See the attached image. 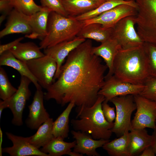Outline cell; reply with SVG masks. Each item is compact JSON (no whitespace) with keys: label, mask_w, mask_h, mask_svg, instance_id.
Here are the masks:
<instances>
[{"label":"cell","mask_w":156,"mask_h":156,"mask_svg":"<svg viewBox=\"0 0 156 156\" xmlns=\"http://www.w3.org/2000/svg\"><path fill=\"white\" fill-rule=\"evenodd\" d=\"M75 106L73 102L69 103L66 108L53 122L52 131L55 138L60 137L64 139L68 137L69 131V116Z\"/></svg>","instance_id":"83f0119b"},{"label":"cell","mask_w":156,"mask_h":156,"mask_svg":"<svg viewBox=\"0 0 156 156\" xmlns=\"http://www.w3.org/2000/svg\"><path fill=\"white\" fill-rule=\"evenodd\" d=\"M98 0V1H102L103 2H104L106 0Z\"/></svg>","instance_id":"7bdbcfd3"},{"label":"cell","mask_w":156,"mask_h":156,"mask_svg":"<svg viewBox=\"0 0 156 156\" xmlns=\"http://www.w3.org/2000/svg\"><path fill=\"white\" fill-rule=\"evenodd\" d=\"M129 132L125 133L118 138L109 141L102 148L111 156H129Z\"/></svg>","instance_id":"4316f807"},{"label":"cell","mask_w":156,"mask_h":156,"mask_svg":"<svg viewBox=\"0 0 156 156\" xmlns=\"http://www.w3.org/2000/svg\"><path fill=\"white\" fill-rule=\"evenodd\" d=\"M143 45L147 57L149 76L156 78V44L144 42Z\"/></svg>","instance_id":"1f68e13d"},{"label":"cell","mask_w":156,"mask_h":156,"mask_svg":"<svg viewBox=\"0 0 156 156\" xmlns=\"http://www.w3.org/2000/svg\"><path fill=\"white\" fill-rule=\"evenodd\" d=\"M86 40L77 36L71 40L61 42L44 49V54L53 58L57 63V68L54 78V81L59 76L61 67L65 58Z\"/></svg>","instance_id":"5bb4252c"},{"label":"cell","mask_w":156,"mask_h":156,"mask_svg":"<svg viewBox=\"0 0 156 156\" xmlns=\"http://www.w3.org/2000/svg\"><path fill=\"white\" fill-rule=\"evenodd\" d=\"M3 133L1 129V128H0V156L2 155V144L3 141Z\"/></svg>","instance_id":"ab89813d"},{"label":"cell","mask_w":156,"mask_h":156,"mask_svg":"<svg viewBox=\"0 0 156 156\" xmlns=\"http://www.w3.org/2000/svg\"><path fill=\"white\" fill-rule=\"evenodd\" d=\"M41 49L40 46L33 42H20L9 51L16 58L26 62L44 56L45 55L41 51Z\"/></svg>","instance_id":"603a6c76"},{"label":"cell","mask_w":156,"mask_h":156,"mask_svg":"<svg viewBox=\"0 0 156 156\" xmlns=\"http://www.w3.org/2000/svg\"><path fill=\"white\" fill-rule=\"evenodd\" d=\"M143 44L119 51L114 63V76L132 84H144L149 75Z\"/></svg>","instance_id":"7a4b0ae2"},{"label":"cell","mask_w":156,"mask_h":156,"mask_svg":"<svg viewBox=\"0 0 156 156\" xmlns=\"http://www.w3.org/2000/svg\"><path fill=\"white\" fill-rule=\"evenodd\" d=\"M137 14L136 8L123 4L117 5L94 18L83 21L84 25L97 23L105 28H111L123 18L129 16H136Z\"/></svg>","instance_id":"7c38bea8"},{"label":"cell","mask_w":156,"mask_h":156,"mask_svg":"<svg viewBox=\"0 0 156 156\" xmlns=\"http://www.w3.org/2000/svg\"><path fill=\"white\" fill-rule=\"evenodd\" d=\"M123 4L128 5L137 8L134 0H106L96 8L75 17L78 20L84 21L94 18L117 5Z\"/></svg>","instance_id":"f1b7e54d"},{"label":"cell","mask_w":156,"mask_h":156,"mask_svg":"<svg viewBox=\"0 0 156 156\" xmlns=\"http://www.w3.org/2000/svg\"><path fill=\"white\" fill-rule=\"evenodd\" d=\"M53 122V118H50L42 124L37 129L35 134L28 137L30 143L39 149L54 138L52 131Z\"/></svg>","instance_id":"d4e9b609"},{"label":"cell","mask_w":156,"mask_h":156,"mask_svg":"<svg viewBox=\"0 0 156 156\" xmlns=\"http://www.w3.org/2000/svg\"><path fill=\"white\" fill-rule=\"evenodd\" d=\"M7 16L3 14H1V15L0 17V24H1L2 23L3 21L6 18Z\"/></svg>","instance_id":"b9f144b4"},{"label":"cell","mask_w":156,"mask_h":156,"mask_svg":"<svg viewBox=\"0 0 156 156\" xmlns=\"http://www.w3.org/2000/svg\"><path fill=\"white\" fill-rule=\"evenodd\" d=\"M13 9L11 0H0V11L1 14L8 16Z\"/></svg>","instance_id":"d590c367"},{"label":"cell","mask_w":156,"mask_h":156,"mask_svg":"<svg viewBox=\"0 0 156 156\" xmlns=\"http://www.w3.org/2000/svg\"><path fill=\"white\" fill-rule=\"evenodd\" d=\"M105 100L102 104V109L104 116L106 120L110 123L113 122L116 116L115 108L111 107Z\"/></svg>","instance_id":"e575fe53"},{"label":"cell","mask_w":156,"mask_h":156,"mask_svg":"<svg viewBox=\"0 0 156 156\" xmlns=\"http://www.w3.org/2000/svg\"><path fill=\"white\" fill-rule=\"evenodd\" d=\"M27 15L14 8L8 16L5 27L0 32V38L14 34H30L31 29Z\"/></svg>","instance_id":"ac0fdd59"},{"label":"cell","mask_w":156,"mask_h":156,"mask_svg":"<svg viewBox=\"0 0 156 156\" xmlns=\"http://www.w3.org/2000/svg\"><path fill=\"white\" fill-rule=\"evenodd\" d=\"M156 155L155 151L151 145L146 148L143 151L140 156H155Z\"/></svg>","instance_id":"74e56055"},{"label":"cell","mask_w":156,"mask_h":156,"mask_svg":"<svg viewBox=\"0 0 156 156\" xmlns=\"http://www.w3.org/2000/svg\"><path fill=\"white\" fill-rule=\"evenodd\" d=\"M121 48L117 40L113 37L101 43L99 46L93 47L92 53L104 60L108 69L105 79L113 75V66L115 59Z\"/></svg>","instance_id":"e0dca14e"},{"label":"cell","mask_w":156,"mask_h":156,"mask_svg":"<svg viewBox=\"0 0 156 156\" xmlns=\"http://www.w3.org/2000/svg\"><path fill=\"white\" fill-rule=\"evenodd\" d=\"M144 87V84H134L122 81L114 75L105 79L104 83L98 92L108 102L119 96L140 94Z\"/></svg>","instance_id":"8fae6325"},{"label":"cell","mask_w":156,"mask_h":156,"mask_svg":"<svg viewBox=\"0 0 156 156\" xmlns=\"http://www.w3.org/2000/svg\"><path fill=\"white\" fill-rule=\"evenodd\" d=\"M129 156L136 155L151 145L152 136L145 128L133 129L129 132Z\"/></svg>","instance_id":"44dd1931"},{"label":"cell","mask_w":156,"mask_h":156,"mask_svg":"<svg viewBox=\"0 0 156 156\" xmlns=\"http://www.w3.org/2000/svg\"><path fill=\"white\" fill-rule=\"evenodd\" d=\"M105 100L103 96L99 94L92 106L77 107L76 119L71 120L74 130L87 133L95 140H109L114 122H108L104 116L102 104Z\"/></svg>","instance_id":"3957f363"},{"label":"cell","mask_w":156,"mask_h":156,"mask_svg":"<svg viewBox=\"0 0 156 156\" xmlns=\"http://www.w3.org/2000/svg\"><path fill=\"white\" fill-rule=\"evenodd\" d=\"M84 26L83 21L75 17L65 16L51 12L48 20L47 34L39 46L45 49L61 42L71 40L76 37Z\"/></svg>","instance_id":"277c9868"},{"label":"cell","mask_w":156,"mask_h":156,"mask_svg":"<svg viewBox=\"0 0 156 156\" xmlns=\"http://www.w3.org/2000/svg\"><path fill=\"white\" fill-rule=\"evenodd\" d=\"M30 71L42 87L47 89L54 81L57 66L55 61L46 55L26 62Z\"/></svg>","instance_id":"9c48e42d"},{"label":"cell","mask_w":156,"mask_h":156,"mask_svg":"<svg viewBox=\"0 0 156 156\" xmlns=\"http://www.w3.org/2000/svg\"><path fill=\"white\" fill-rule=\"evenodd\" d=\"M44 96L42 89H36L32 102L28 106L29 112L26 124L31 129H37L50 118L44 106Z\"/></svg>","instance_id":"4fadbf2b"},{"label":"cell","mask_w":156,"mask_h":156,"mask_svg":"<svg viewBox=\"0 0 156 156\" xmlns=\"http://www.w3.org/2000/svg\"><path fill=\"white\" fill-rule=\"evenodd\" d=\"M137 32L143 42L156 44V0H134Z\"/></svg>","instance_id":"5b68a950"},{"label":"cell","mask_w":156,"mask_h":156,"mask_svg":"<svg viewBox=\"0 0 156 156\" xmlns=\"http://www.w3.org/2000/svg\"><path fill=\"white\" fill-rule=\"evenodd\" d=\"M68 16H77L93 10L104 2L97 0H62Z\"/></svg>","instance_id":"cb8c5ba5"},{"label":"cell","mask_w":156,"mask_h":156,"mask_svg":"<svg viewBox=\"0 0 156 156\" xmlns=\"http://www.w3.org/2000/svg\"><path fill=\"white\" fill-rule=\"evenodd\" d=\"M14 8L27 15L41 10L42 6L36 4L34 0H11Z\"/></svg>","instance_id":"f546056e"},{"label":"cell","mask_w":156,"mask_h":156,"mask_svg":"<svg viewBox=\"0 0 156 156\" xmlns=\"http://www.w3.org/2000/svg\"><path fill=\"white\" fill-rule=\"evenodd\" d=\"M155 122H156V120Z\"/></svg>","instance_id":"ee69618b"},{"label":"cell","mask_w":156,"mask_h":156,"mask_svg":"<svg viewBox=\"0 0 156 156\" xmlns=\"http://www.w3.org/2000/svg\"><path fill=\"white\" fill-rule=\"evenodd\" d=\"M42 6L47 8L52 12L67 17L68 14L62 0H40Z\"/></svg>","instance_id":"836d02e7"},{"label":"cell","mask_w":156,"mask_h":156,"mask_svg":"<svg viewBox=\"0 0 156 156\" xmlns=\"http://www.w3.org/2000/svg\"><path fill=\"white\" fill-rule=\"evenodd\" d=\"M71 133L75 139L76 144L73 151L88 156H99L96 151L98 148L101 147L109 140L103 139L95 140L90 135L79 131L73 130Z\"/></svg>","instance_id":"2e32d148"},{"label":"cell","mask_w":156,"mask_h":156,"mask_svg":"<svg viewBox=\"0 0 156 156\" xmlns=\"http://www.w3.org/2000/svg\"><path fill=\"white\" fill-rule=\"evenodd\" d=\"M136 112L131 121L133 129L156 128V102L139 94L133 95Z\"/></svg>","instance_id":"30bf717a"},{"label":"cell","mask_w":156,"mask_h":156,"mask_svg":"<svg viewBox=\"0 0 156 156\" xmlns=\"http://www.w3.org/2000/svg\"><path fill=\"white\" fill-rule=\"evenodd\" d=\"M5 133L13 145L11 147L3 148L2 153H7L11 156H49L31 144L28 137L19 136L8 132Z\"/></svg>","instance_id":"9a60e30c"},{"label":"cell","mask_w":156,"mask_h":156,"mask_svg":"<svg viewBox=\"0 0 156 156\" xmlns=\"http://www.w3.org/2000/svg\"><path fill=\"white\" fill-rule=\"evenodd\" d=\"M115 105L116 116L112 133L121 136L132 129L131 117L133 112L136 109L134 96L129 94L115 97L109 101Z\"/></svg>","instance_id":"52a82bcc"},{"label":"cell","mask_w":156,"mask_h":156,"mask_svg":"<svg viewBox=\"0 0 156 156\" xmlns=\"http://www.w3.org/2000/svg\"><path fill=\"white\" fill-rule=\"evenodd\" d=\"M51 12L49 9L42 7L41 10L31 15H27L31 32L25 36V37L31 39L40 38L42 40L47 34L49 17Z\"/></svg>","instance_id":"d6986e66"},{"label":"cell","mask_w":156,"mask_h":156,"mask_svg":"<svg viewBox=\"0 0 156 156\" xmlns=\"http://www.w3.org/2000/svg\"><path fill=\"white\" fill-rule=\"evenodd\" d=\"M67 155L70 156H82L83 154L75 152L74 151H70L68 154Z\"/></svg>","instance_id":"60d3db41"},{"label":"cell","mask_w":156,"mask_h":156,"mask_svg":"<svg viewBox=\"0 0 156 156\" xmlns=\"http://www.w3.org/2000/svg\"><path fill=\"white\" fill-rule=\"evenodd\" d=\"M135 16H129L121 19L113 27L112 37L117 40L121 49H128L143 44L135 29Z\"/></svg>","instance_id":"ba28073f"},{"label":"cell","mask_w":156,"mask_h":156,"mask_svg":"<svg viewBox=\"0 0 156 156\" xmlns=\"http://www.w3.org/2000/svg\"><path fill=\"white\" fill-rule=\"evenodd\" d=\"M0 65L6 66L17 70L21 76L29 79L35 86L36 89H42L37 79L30 71L26 63L16 58L9 50L0 55Z\"/></svg>","instance_id":"ffe728a7"},{"label":"cell","mask_w":156,"mask_h":156,"mask_svg":"<svg viewBox=\"0 0 156 156\" xmlns=\"http://www.w3.org/2000/svg\"><path fill=\"white\" fill-rule=\"evenodd\" d=\"M153 130V131L151 135L152 140L151 145L153 148L156 155V128Z\"/></svg>","instance_id":"f35d334b"},{"label":"cell","mask_w":156,"mask_h":156,"mask_svg":"<svg viewBox=\"0 0 156 156\" xmlns=\"http://www.w3.org/2000/svg\"><path fill=\"white\" fill-rule=\"evenodd\" d=\"M17 89L9 81L4 69L0 67V98L3 100H6L13 95Z\"/></svg>","instance_id":"4dcf8cb0"},{"label":"cell","mask_w":156,"mask_h":156,"mask_svg":"<svg viewBox=\"0 0 156 156\" xmlns=\"http://www.w3.org/2000/svg\"><path fill=\"white\" fill-rule=\"evenodd\" d=\"M23 39V37H20L10 42L5 44H1L0 45V55L5 51L10 50L18 43L21 42Z\"/></svg>","instance_id":"8d00e7d4"},{"label":"cell","mask_w":156,"mask_h":156,"mask_svg":"<svg viewBox=\"0 0 156 156\" xmlns=\"http://www.w3.org/2000/svg\"><path fill=\"white\" fill-rule=\"evenodd\" d=\"M144 85L143 90L139 95L156 102V78L149 76Z\"/></svg>","instance_id":"d6a6232c"},{"label":"cell","mask_w":156,"mask_h":156,"mask_svg":"<svg viewBox=\"0 0 156 156\" xmlns=\"http://www.w3.org/2000/svg\"><path fill=\"white\" fill-rule=\"evenodd\" d=\"M113 32V28H105L100 24L93 23L84 25L77 36L101 43L112 38Z\"/></svg>","instance_id":"7402d4cb"},{"label":"cell","mask_w":156,"mask_h":156,"mask_svg":"<svg viewBox=\"0 0 156 156\" xmlns=\"http://www.w3.org/2000/svg\"><path fill=\"white\" fill-rule=\"evenodd\" d=\"M31 82L28 78L21 76L20 82L16 92L11 96L0 101V118L3 110L9 108L13 115L12 122L15 126L23 125V114L27 100L29 99L31 92L29 86Z\"/></svg>","instance_id":"8992f818"},{"label":"cell","mask_w":156,"mask_h":156,"mask_svg":"<svg viewBox=\"0 0 156 156\" xmlns=\"http://www.w3.org/2000/svg\"><path fill=\"white\" fill-rule=\"evenodd\" d=\"M92 41L88 39L69 53L59 76L44 93V99H54L62 106L71 102L77 107L94 103L108 68L92 53Z\"/></svg>","instance_id":"6da1fadb"},{"label":"cell","mask_w":156,"mask_h":156,"mask_svg":"<svg viewBox=\"0 0 156 156\" xmlns=\"http://www.w3.org/2000/svg\"><path fill=\"white\" fill-rule=\"evenodd\" d=\"M61 137L54 138L48 144L41 148L40 150L49 156H61L67 155L74 148L76 141L67 142Z\"/></svg>","instance_id":"484cf974"}]
</instances>
